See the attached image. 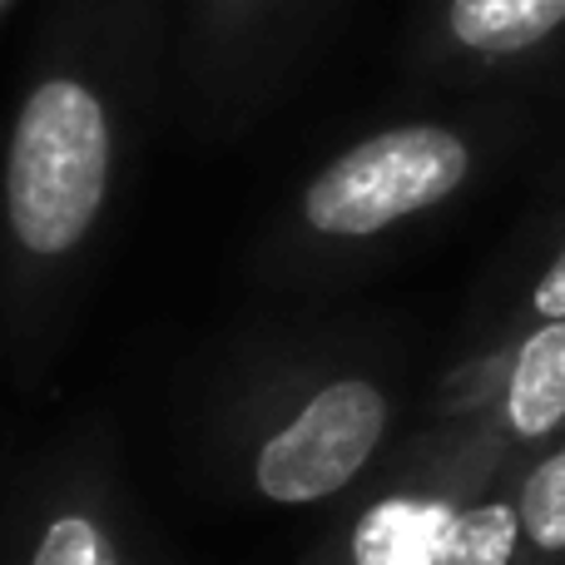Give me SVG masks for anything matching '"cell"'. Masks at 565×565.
<instances>
[{
    "instance_id": "cell-5",
    "label": "cell",
    "mask_w": 565,
    "mask_h": 565,
    "mask_svg": "<svg viewBox=\"0 0 565 565\" xmlns=\"http://www.w3.org/2000/svg\"><path fill=\"white\" fill-rule=\"evenodd\" d=\"M501 422L526 447L565 427V318L536 322L511 352L507 382H501Z\"/></svg>"
},
{
    "instance_id": "cell-1",
    "label": "cell",
    "mask_w": 565,
    "mask_h": 565,
    "mask_svg": "<svg viewBox=\"0 0 565 565\" xmlns=\"http://www.w3.org/2000/svg\"><path fill=\"white\" fill-rule=\"evenodd\" d=\"M115 174L109 109L79 75L25 95L6 149V228L30 264H60L95 234Z\"/></svg>"
},
{
    "instance_id": "cell-8",
    "label": "cell",
    "mask_w": 565,
    "mask_h": 565,
    "mask_svg": "<svg viewBox=\"0 0 565 565\" xmlns=\"http://www.w3.org/2000/svg\"><path fill=\"white\" fill-rule=\"evenodd\" d=\"M521 546L516 497H477L451 516L437 565H516Z\"/></svg>"
},
{
    "instance_id": "cell-3",
    "label": "cell",
    "mask_w": 565,
    "mask_h": 565,
    "mask_svg": "<svg viewBox=\"0 0 565 565\" xmlns=\"http://www.w3.org/2000/svg\"><path fill=\"white\" fill-rule=\"evenodd\" d=\"M392 397L382 382L348 372L312 387L274 431H264L248 481L274 507H318L348 491L382 451Z\"/></svg>"
},
{
    "instance_id": "cell-7",
    "label": "cell",
    "mask_w": 565,
    "mask_h": 565,
    "mask_svg": "<svg viewBox=\"0 0 565 565\" xmlns=\"http://www.w3.org/2000/svg\"><path fill=\"white\" fill-rule=\"evenodd\" d=\"M565 25V0H451L447 30L477 55H516Z\"/></svg>"
},
{
    "instance_id": "cell-10",
    "label": "cell",
    "mask_w": 565,
    "mask_h": 565,
    "mask_svg": "<svg viewBox=\"0 0 565 565\" xmlns=\"http://www.w3.org/2000/svg\"><path fill=\"white\" fill-rule=\"evenodd\" d=\"M531 318H536V322L565 318V244H561V254L541 268L536 288H531Z\"/></svg>"
},
{
    "instance_id": "cell-6",
    "label": "cell",
    "mask_w": 565,
    "mask_h": 565,
    "mask_svg": "<svg viewBox=\"0 0 565 565\" xmlns=\"http://www.w3.org/2000/svg\"><path fill=\"white\" fill-rule=\"evenodd\" d=\"M20 565H129V551L95 501L65 497L40 511Z\"/></svg>"
},
{
    "instance_id": "cell-2",
    "label": "cell",
    "mask_w": 565,
    "mask_h": 565,
    "mask_svg": "<svg viewBox=\"0 0 565 565\" xmlns=\"http://www.w3.org/2000/svg\"><path fill=\"white\" fill-rule=\"evenodd\" d=\"M471 179V145L447 125H397L342 149L302 189V224L322 238H377L447 204Z\"/></svg>"
},
{
    "instance_id": "cell-9",
    "label": "cell",
    "mask_w": 565,
    "mask_h": 565,
    "mask_svg": "<svg viewBox=\"0 0 565 565\" xmlns=\"http://www.w3.org/2000/svg\"><path fill=\"white\" fill-rule=\"evenodd\" d=\"M516 516H521V541L536 556L546 561L565 556V441L521 477Z\"/></svg>"
},
{
    "instance_id": "cell-4",
    "label": "cell",
    "mask_w": 565,
    "mask_h": 565,
    "mask_svg": "<svg viewBox=\"0 0 565 565\" xmlns=\"http://www.w3.org/2000/svg\"><path fill=\"white\" fill-rule=\"evenodd\" d=\"M467 507L457 481H407V487L362 507L348 531V565H437L451 516Z\"/></svg>"
},
{
    "instance_id": "cell-11",
    "label": "cell",
    "mask_w": 565,
    "mask_h": 565,
    "mask_svg": "<svg viewBox=\"0 0 565 565\" xmlns=\"http://www.w3.org/2000/svg\"><path fill=\"white\" fill-rule=\"evenodd\" d=\"M6 6H10V0H0V10H6Z\"/></svg>"
}]
</instances>
